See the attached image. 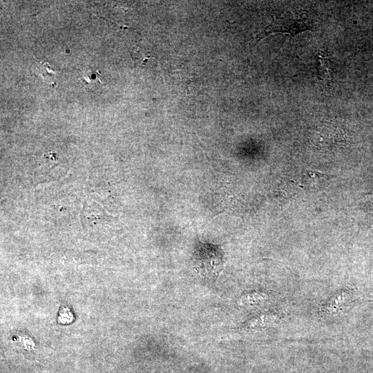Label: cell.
Wrapping results in <instances>:
<instances>
[{"instance_id": "5b68a950", "label": "cell", "mask_w": 373, "mask_h": 373, "mask_svg": "<svg viewBox=\"0 0 373 373\" xmlns=\"http://www.w3.org/2000/svg\"><path fill=\"white\" fill-rule=\"evenodd\" d=\"M74 316L71 310L65 306L60 308L59 312L58 321L61 323H70L73 321Z\"/></svg>"}, {"instance_id": "7a4b0ae2", "label": "cell", "mask_w": 373, "mask_h": 373, "mask_svg": "<svg viewBox=\"0 0 373 373\" xmlns=\"http://www.w3.org/2000/svg\"><path fill=\"white\" fill-rule=\"evenodd\" d=\"M77 79L87 90H95L103 84L101 72L91 67H84L79 70Z\"/></svg>"}, {"instance_id": "52a82bcc", "label": "cell", "mask_w": 373, "mask_h": 373, "mask_svg": "<svg viewBox=\"0 0 373 373\" xmlns=\"http://www.w3.org/2000/svg\"><path fill=\"white\" fill-rule=\"evenodd\" d=\"M371 300H373V296H372V298H370Z\"/></svg>"}, {"instance_id": "277c9868", "label": "cell", "mask_w": 373, "mask_h": 373, "mask_svg": "<svg viewBox=\"0 0 373 373\" xmlns=\"http://www.w3.org/2000/svg\"><path fill=\"white\" fill-rule=\"evenodd\" d=\"M317 70L322 80L329 81L332 79L331 64L328 59L318 57Z\"/></svg>"}, {"instance_id": "3957f363", "label": "cell", "mask_w": 373, "mask_h": 373, "mask_svg": "<svg viewBox=\"0 0 373 373\" xmlns=\"http://www.w3.org/2000/svg\"><path fill=\"white\" fill-rule=\"evenodd\" d=\"M309 28V22L306 20H285L282 23H279L278 25H276L275 27L272 29V31L288 32L291 35H295Z\"/></svg>"}, {"instance_id": "6da1fadb", "label": "cell", "mask_w": 373, "mask_h": 373, "mask_svg": "<svg viewBox=\"0 0 373 373\" xmlns=\"http://www.w3.org/2000/svg\"><path fill=\"white\" fill-rule=\"evenodd\" d=\"M193 264L199 275L213 280L224 267L223 252L218 245L198 241L193 253Z\"/></svg>"}, {"instance_id": "8992f818", "label": "cell", "mask_w": 373, "mask_h": 373, "mask_svg": "<svg viewBox=\"0 0 373 373\" xmlns=\"http://www.w3.org/2000/svg\"><path fill=\"white\" fill-rule=\"evenodd\" d=\"M367 206L370 207L368 210L370 213V222H373V195H370V197L368 199V203Z\"/></svg>"}]
</instances>
